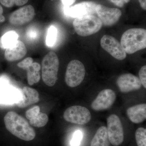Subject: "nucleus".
<instances>
[{"label":"nucleus","mask_w":146,"mask_h":146,"mask_svg":"<svg viewBox=\"0 0 146 146\" xmlns=\"http://www.w3.org/2000/svg\"><path fill=\"white\" fill-rule=\"evenodd\" d=\"M7 129L11 134L23 141H32L36 136L34 129L25 118L16 112L9 111L4 118Z\"/></svg>","instance_id":"nucleus-1"},{"label":"nucleus","mask_w":146,"mask_h":146,"mask_svg":"<svg viewBox=\"0 0 146 146\" xmlns=\"http://www.w3.org/2000/svg\"><path fill=\"white\" fill-rule=\"evenodd\" d=\"M121 44L126 54H132L146 47V30L133 28L125 32L121 38Z\"/></svg>","instance_id":"nucleus-2"},{"label":"nucleus","mask_w":146,"mask_h":146,"mask_svg":"<svg viewBox=\"0 0 146 146\" xmlns=\"http://www.w3.org/2000/svg\"><path fill=\"white\" fill-rule=\"evenodd\" d=\"M59 61L57 55L50 51L45 56L42 61V78L49 86H54L58 79Z\"/></svg>","instance_id":"nucleus-3"},{"label":"nucleus","mask_w":146,"mask_h":146,"mask_svg":"<svg viewBox=\"0 0 146 146\" xmlns=\"http://www.w3.org/2000/svg\"><path fill=\"white\" fill-rule=\"evenodd\" d=\"M73 25L77 34L86 36L98 33L101 29L103 24L98 17L89 15L76 18L73 21Z\"/></svg>","instance_id":"nucleus-4"},{"label":"nucleus","mask_w":146,"mask_h":146,"mask_svg":"<svg viewBox=\"0 0 146 146\" xmlns=\"http://www.w3.org/2000/svg\"><path fill=\"white\" fill-rule=\"evenodd\" d=\"M86 70L83 63L77 60H71L66 69L65 81L70 87H75L82 82L85 77Z\"/></svg>","instance_id":"nucleus-5"},{"label":"nucleus","mask_w":146,"mask_h":146,"mask_svg":"<svg viewBox=\"0 0 146 146\" xmlns=\"http://www.w3.org/2000/svg\"><path fill=\"white\" fill-rule=\"evenodd\" d=\"M107 132L110 143L117 146L122 143L124 138L122 124L119 117L115 114L107 118Z\"/></svg>","instance_id":"nucleus-6"},{"label":"nucleus","mask_w":146,"mask_h":146,"mask_svg":"<svg viewBox=\"0 0 146 146\" xmlns=\"http://www.w3.org/2000/svg\"><path fill=\"white\" fill-rule=\"evenodd\" d=\"M66 121L76 124H86L91 119V112L88 108L80 106H74L67 108L63 115Z\"/></svg>","instance_id":"nucleus-7"},{"label":"nucleus","mask_w":146,"mask_h":146,"mask_svg":"<svg viewBox=\"0 0 146 146\" xmlns=\"http://www.w3.org/2000/svg\"><path fill=\"white\" fill-rule=\"evenodd\" d=\"M102 48L118 60H123L126 57L127 54L121 43L113 36L104 35L100 41Z\"/></svg>","instance_id":"nucleus-8"},{"label":"nucleus","mask_w":146,"mask_h":146,"mask_svg":"<svg viewBox=\"0 0 146 146\" xmlns=\"http://www.w3.org/2000/svg\"><path fill=\"white\" fill-rule=\"evenodd\" d=\"M97 4L92 1H84L72 7H65L64 13L72 18H79L96 13Z\"/></svg>","instance_id":"nucleus-9"},{"label":"nucleus","mask_w":146,"mask_h":146,"mask_svg":"<svg viewBox=\"0 0 146 146\" xmlns=\"http://www.w3.org/2000/svg\"><path fill=\"white\" fill-rule=\"evenodd\" d=\"M35 15V10L32 5L25 6L12 12L9 16V21L15 26H22L32 21Z\"/></svg>","instance_id":"nucleus-10"},{"label":"nucleus","mask_w":146,"mask_h":146,"mask_svg":"<svg viewBox=\"0 0 146 146\" xmlns=\"http://www.w3.org/2000/svg\"><path fill=\"white\" fill-rule=\"evenodd\" d=\"M116 99L115 91L110 89H104L100 92L96 99L92 102L91 108L96 111L109 109L114 104Z\"/></svg>","instance_id":"nucleus-11"},{"label":"nucleus","mask_w":146,"mask_h":146,"mask_svg":"<svg viewBox=\"0 0 146 146\" xmlns=\"http://www.w3.org/2000/svg\"><path fill=\"white\" fill-rule=\"evenodd\" d=\"M96 13L102 24L106 26H112L117 23L122 12L117 8H110L102 5H97Z\"/></svg>","instance_id":"nucleus-12"},{"label":"nucleus","mask_w":146,"mask_h":146,"mask_svg":"<svg viewBox=\"0 0 146 146\" xmlns=\"http://www.w3.org/2000/svg\"><path fill=\"white\" fill-rule=\"evenodd\" d=\"M117 84L120 91L123 93L136 91L142 87L139 78L129 73L120 75L117 79Z\"/></svg>","instance_id":"nucleus-13"},{"label":"nucleus","mask_w":146,"mask_h":146,"mask_svg":"<svg viewBox=\"0 0 146 146\" xmlns=\"http://www.w3.org/2000/svg\"><path fill=\"white\" fill-rule=\"evenodd\" d=\"M39 94L35 89L25 86L21 91V98L16 102L19 108H25L39 101Z\"/></svg>","instance_id":"nucleus-14"},{"label":"nucleus","mask_w":146,"mask_h":146,"mask_svg":"<svg viewBox=\"0 0 146 146\" xmlns=\"http://www.w3.org/2000/svg\"><path fill=\"white\" fill-rule=\"evenodd\" d=\"M27 53L25 45L22 41L18 40L11 46L5 49V57L9 61H15L22 59Z\"/></svg>","instance_id":"nucleus-15"},{"label":"nucleus","mask_w":146,"mask_h":146,"mask_svg":"<svg viewBox=\"0 0 146 146\" xmlns=\"http://www.w3.org/2000/svg\"><path fill=\"white\" fill-rule=\"evenodd\" d=\"M127 115L131 121L134 123L143 122L146 119V104H137L128 108Z\"/></svg>","instance_id":"nucleus-16"},{"label":"nucleus","mask_w":146,"mask_h":146,"mask_svg":"<svg viewBox=\"0 0 146 146\" xmlns=\"http://www.w3.org/2000/svg\"><path fill=\"white\" fill-rule=\"evenodd\" d=\"M18 92L12 87L5 84L0 85V100L5 102H17L20 100Z\"/></svg>","instance_id":"nucleus-17"},{"label":"nucleus","mask_w":146,"mask_h":146,"mask_svg":"<svg viewBox=\"0 0 146 146\" xmlns=\"http://www.w3.org/2000/svg\"><path fill=\"white\" fill-rule=\"evenodd\" d=\"M108 138L107 127L105 126L100 127L91 142V146H110Z\"/></svg>","instance_id":"nucleus-18"},{"label":"nucleus","mask_w":146,"mask_h":146,"mask_svg":"<svg viewBox=\"0 0 146 146\" xmlns=\"http://www.w3.org/2000/svg\"><path fill=\"white\" fill-rule=\"evenodd\" d=\"M41 66L39 63L35 62L27 69V77L29 85L32 86L39 82L40 80L39 72Z\"/></svg>","instance_id":"nucleus-19"},{"label":"nucleus","mask_w":146,"mask_h":146,"mask_svg":"<svg viewBox=\"0 0 146 146\" xmlns=\"http://www.w3.org/2000/svg\"><path fill=\"white\" fill-rule=\"evenodd\" d=\"M18 33L14 31L7 32L0 38V48L6 49L18 40Z\"/></svg>","instance_id":"nucleus-20"},{"label":"nucleus","mask_w":146,"mask_h":146,"mask_svg":"<svg viewBox=\"0 0 146 146\" xmlns=\"http://www.w3.org/2000/svg\"><path fill=\"white\" fill-rule=\"evenodd\" d=\"M48 117L45 113L40 112L37 116L29 120L30 124L35 127H42L47 124Z\"/></svg>","instance_id":"nucleus-21"},{"label":"nucleus","mask_w":146,"mask_h":146,"mask_svg":"<svg viewBox=\"0 0 146 146\" xmlns=\"http://www.w3.org/2000/svg\"><path fill=\"white\" fill-rule=\"evenodd\" d=\"M57 30L55 27L51 26L48 30L46 38V44L49 47L52 46L54 44L57 37Z\"/></svg>","instance_id":"nucleus-22"},{"label":"nucleus","mask_w":146,"mask_h":146,"mask_svg":"<svg viewBox=\"0 0 146 146\" xmlns=\"http://www.w3.org/2000/svg\"><path fill=\"white\" fill-rule=\"evenodd\" d=\"M135 138L138 146H146V129L140 127L136 130Z\"/></svg>","instance_id":"nucleus-23"},{"label":"nucleus","mask_w":146,"mask_h":146,"mask_svg":"<svg viewBox=\"0 0 146 146\" xmlns=\"http://www.w3.org/2000/svg\"><path fill=\"white\" fill-rule=\"evenodd\" d=\"M40 107L35 106L27 110L25 113L26 117L29 120H31L36 117L40 112Z\"/></svg>","instance_id":"nucleus-24"},{"label":"nucleus","mask_w":146,"mask_h":146,"mask_svg":"<svg viewBox=\"0 0 146 146\" xmlns=\"http://www.w3.org/2000/svg\"><path fill=\"white\" fill-rule=\"evenodd\" d=\"M82 133L79 130L77 131L74 133V136L71 142V146H79L82 138Z\"/></svg>","instance_id":"nucleus-25"},{"label":"nucleus","mask_w":146,"mask_h":146,"mask_svg":"<svg viewBox=\"0 0 146 146\" xmlns=\"http://www.w3.org/2000/svg\"><path fill=\"white\" fill-rule=\"evenodd\" d=\"M139 79L142 85L146 89V66L144 65L140 69L139 72Z\"/></svg>","instance_id":"nucleus-26"},{"label":"nucleus","mask_w":146,"mask_h":146,"mask_svg":"<svg viewBox=\"0 0 146 146\" xmlns=\"http://www.w3.org/2000/svg\"><path fill=\"white\" fill-rule=\"evenodd\" d=\"M33 59L31 57H27L17 64V66L22 69L27 70L33 63Z\"/></svg>","instance_id":"nucleus-27"},{"label":"nucleus","mask_w":146,"mask_h":146,"mask_svg":"<svg viewBox=\"0 0 146 146\" xmlns=\"http://www.w3.org/2000/svg\"><path fill=\"white\" fill-rule=\"evenodd\" d=\"M27 36L28 38L31 40H33L36 39L39 36V33L36 29H29L27 32Z\"/></svg>","instance_id":"nucleus-28"},{"label":"nucleus","mask_w":146,"mask_h":146,"mask_svg":"<svg viewBox=\"0 0 146 146\" xmlns=\"http://www.w3.org/2000/svg\"><path fill=\"white\" fill-rule=\"evenodd\" d=\"M110 1L114 3L117 6L122 7L126 3L129 2L130 0H109Z\"/></svg>","instance_id":"nucleus-29"},{"label":"nucleus","mask_w":146,"mask_h":146,"mask_svg":"<svg viewBox=\"0 0 146 146\" xmlns=\"http://www.w3.org/2000/svg\"><path fill=\"white\" fill-rule=\"evenodd\" d=\"M2 5L7 7H11L15 4V0H0Z\"/></svg>","instance_id":"nucleus-30"},{"label":"nucleus","mask_w":146,"mask_h":146,"mask_svg":"<svg viewBox=\"0 0 146 146\" xmlns=\"http://www.w3.org/2000/svg\"><path fill=\"white\" fill-rule=\"evenodd\" d=\"M63 5L65 7H70L75 2L76 0H60Z\"/></svg>","instance_id":"nucleus-31"},{"label":"nucleus","mask_w":146,"mask_h":146,"mask_svg":"<svg viewBox=\"0 0 146 146\" xmlns=\"http://www.w3.org/2000/svg\"><path fill=\"white\" fill-rule=\"evenodd\" d=\"M29 0H15V4L17 6H22L26 4Z\"/></svg>","instance_id":"nucleus-32"},{"label":"nucleus","mask_w":146,"mask_h":146,"mask_svg":"<svg viewBox=\"0 0 146 146\" xmlns=\"http://www.w3.org/2000/svg\"><path fill=\"white\" fill-rule=\"evenodd\" d=\"M141 7L144 9L146 10V0H138Z\"/></svg>","instance_id":"nucleus-33"},{"label":"nucleus","mask_w":146,"mask_h":146,"mask_svg":"<svg viewBox=\"0 0 146 146\" xmlns=\"http://www.w3.org/2000/svg\"><path fill=\"white\" fill-rule=\"evenodd\" d=\"M3 10L2 7L0 5V15H3Z\"/></svg>","instance_id":"nucleus-34"},{"label":"nucleus","mask_w":146,"mask_h":146,"mask_svg":"<svg viewBox=\"0 0 146 146\" xmlns=\"http://www.w3.org/2000/svg\"><path fill=\"white\" fill-rule=\"evenodd\" d=\"M51 1H53V0H51Z\"/></svg>","instance_id":"nucleus-35"}]
</instances>
